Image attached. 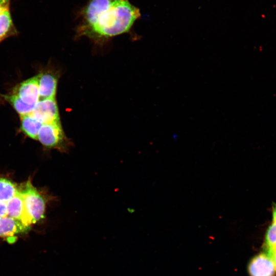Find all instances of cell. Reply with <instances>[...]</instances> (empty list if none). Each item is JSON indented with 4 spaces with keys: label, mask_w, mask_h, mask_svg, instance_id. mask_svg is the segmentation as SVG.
I'll return each mask as SVG.
<instances>
[{
    "label": "cell",
    "mask_w": 276,
    "mask_h": 276,
    "mask_svg": "<svg viewBox=\"0 0 276 276\" xmlns=\"http://www.w3.org/2000/svg\"><path fill=\"white\" fill-rule=\"evenodd\" d=\"M77 14V34L97 40L128 32L141 16L128 0H88Z\"/></svg>",
    "instance_id": "1"
},
{
    "label": "cell",
    "mask_w": 276,
    "mask_h": 276,
    "mask_svg": "<svg viewBox=\"0 0 276 276\" xmlns=\"http://www.w3.org/2000/svg\"><path fill=\"white\" fill-rule=\"evenodd\" d=\"M37 140L48 148H55L61 152H67L72 143L66 136L60 121L42 124Z\"/></svg>",
    "instance_id": "2"
},
{
    "label": "cell",
    "mask_w": 276,
    "mask_h": 276,
    "mask_svg": "<svg viewBox=\"0 0 276 276\" xmlns=\"http://www.w3.org/2000/svg\"><path fill=\"white\" fill-rule=\"evenodd\" d=\"M20 191L31 224L43 218L46 207L45 198L33 187L30 180L27 181Z\"/></svg>",
    "instance_id": "3"
},
{
    "label": "cell",
    "mask_w": 276,
    "mask_h": 276,
    "mask_svg": "<svg viewBox=\"0 0 276 276\" xmlns=\"http://www.w3.org/2000/svg\"><path fill=\"white\" fill-rule=\"evenodd\" d=\"M30 114L42 124L60 121L55 98L39 100Z\"/></svg>",
    "instance_id": "4"
},
{
    "label": "cell",
    "mask_w": 276,
    "mask_h": 276,
    "mask_svg": "<svg viewBox=\"0 0 276 276\" xmlns=\"http://www.w3.org/2000/svg\"><path fill=\"white\" fill-rule=\"evenodd\" d=\"M13 93L26 104L35 106L39 101V75L23 81Z\"/></svg>",
    "instance_id": "5"
},
{
    "label": "cell",
    "mask_w": 276,
    "mask_h": 276,
    "mask_svg": "<svg viewBox=\"0 0 276 276\" xmlns=\"http://www.w3.org/2000/svg\"><path fill=\"white\" fill-rule=\"evenodd\" d=\"M247 270L250 276H274L276 267L267 254H260L251 259Z\"/></svg>",
    "instance_id": "6"
},
{
    "label": "cell",
    "mask_w": 276,
    "mask_h": 276,
    "mask_svg": "<svg viewBox=\"0 0 276 276\" xmlns=\"http://www.w3.org/2000/svg\"><path fill=\"white\" fill-rule=\"evenodd\" d=\"M6 203L7 216L18 220L28 226H30L31 223L28 218L20 190Z\"/></svg>",
    "instance_id": "7"
},
{
    "label": "cell",
    "mask_w": 276,
    "mask_h": 276,
    "mask_svg": "<svg viewBox=\"0 0 276 276\" xmlns=\"http://www.w3.org/2000/svg\"><path fill=\"white\" fill-rule=\"evenodd\" d=\"M28 226L20 221L6 216L0 218V237H9L29 229Z\"/></svg>",
    "instance_id": "8"
},
{
    "label": "cell",
    "mask_w": 276,
    "mask_h": 276,
    "mask_svg": "<svg viewBox=\"0 0 276 276\" xmlns=\"http://www.w3.org/2000/svg\"><path fill=\"white\" fill-rule=\"evenodd\" d=\"M39 75V100L55 98L57 78L51 73Z\"/></svg>",
    "instance_id": "9"
},
{
    "label": "cell",
    "mask_w": 276,
    "mask_h": 276,
    "mask_svg": "<svg viewBox=\"0 0 276 276\" xmlns=\"http://www.w3.org/2000/svg\"><path fill=\"white\" fill-rule=\"evenodd\" d=\"M22 130L31 138L37 140L42 124L31 114L20 116Z\"/></svg>",
    "instance_id": "10"
},
{
    "label": "cell",
    "mask_w": 276,
    "mask_h": 276,
    "mask_svg": "<svg viewBox=\"0 0 276 276\" xmlns=\"http://www.w3.org/2000/svg\"><path fill=\"white\" fill-rule=\"evenodd\" d=\"M16 34L10 11L0 15V42L10 36Z\"/></svg>",
    "instance_id": "11"
},
{
    "label": "cell",
    "mask_w": 276,
    "mask_h": 276,
    "mask_svg": "<svg viewBox=\"0 0 276 276\" xmlns=\"http://www.w3.org/2000/svg\"><path fill=\"white\" fill-rule=\"evenodd\" d=\"M18 191L15 183L7 178H0V202L7 203Z\"/></svg>",
    "instance_id": "12"
},
{
    "label": "cell",
    "mask_w": 276,
    "mask_h": 276,
    "mask_svg": "<svg viewBox=\"0 0 276 276\" xmlns=\"http://www.w3.org/2000/svg\"><path fill=\"white\" fill-rule=\"evenodd\" d=\"M5 98L13 106L20 116L31 113L35 107V105H29L24 103L15 94L6 96Z\"/></svg>",
    "instance_id": "13"
},
{
    "label": "cell",
    "mask_w": 276,
    "mask_h": 276,
    "mask_svg": "<svg viewBox=\"0 0 276 276\" xmlns=\"http://www.w3.org/2000/svg\"><path fill=\"white\" fill-rule=\"evenodd\" d=\"M266 243L267 248L276 246V222H273L267 229Z\"/></svg>",
    "instance_id": "14"
},
{
    "label": "cell",
    "mask_w": 276,
    "mask_h": 276,
    "mask_svg": "<svg viewBox=\"0 0 276 276\" xmlns=\"http://www.w3.org/2000/svg\"><path fill=\"white\" fill-rule=\"evenodd\" d=\"M11 0H0V15L9 10Z\"/></svg>",
    "instance_id": "15"
},
{
    "label": "cell",
    "mask_w": 276,
    "mask_h": 276,
    "mask_svg": "<svg viewBox=\"0 0 276 276\" xmlns=\"http://www.w3.org/2000/svg\"><path fill=\"white\" fill-rule=\"evenodd\" d=\"M267 254L273 261L276 267V246L267 248Z\"/></svg>",
    "instance_id": "16"
},
{
    "label": "cell",
    "mask_w": 276,
    "mask_h": 276,
    "mask_svg": "<svg viewBox=\"0 0 276 276\" xmlns=\"http://www.w3.org/2000/svg\"><path fill=\"white\" fill-rule=\"evenodd\" d=\"M7 216V203L0 202V218Z\"/></svg>",
    "instance_id": "17"
},
{
    "label": "cell",
    "mask_w": 276,
    "mask_h": 276,
    "mask_svg": "<svg viewBox=\"0 0 276 276\" xmlns=\"http://www.w3.org/2000/svg\"><path fill=\"white\" fill-rule=\"evenodd\" d=\"M273 222H276V205L273 208Z\"/></svg>",
    "instance_id": "18"
}]
</instances>
